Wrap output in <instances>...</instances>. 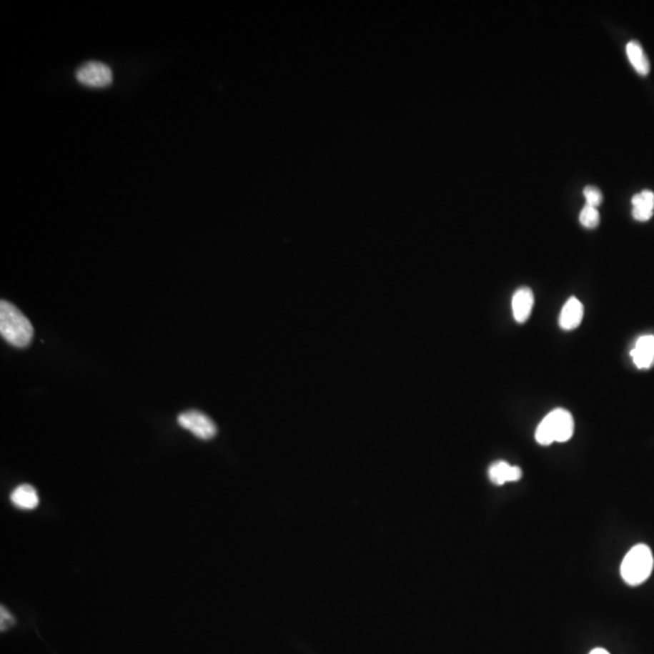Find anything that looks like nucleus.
Listing matches in <instances>:
<instances>
[{"instance_id":"9b49d317","label":"nucleus","mask_w":654,"mask_h":654,"mask_svg":"<svg viewBox=\"0 0 654 654\" xmlns=\"http://www.w3.org/2000/svg\"><path fill=\"white\" fill-rule=\"evenodd\" d=\"M11 502L15 507L21 510H33L39 504V496L36 488L31 485H20L11 493Z\"/></svg>"},{"instance_id":"20e7f679","label":"nucleus","mask_w":654,"mask_h":654,"mask_svg":"<svg viewBox=\"0 0 654 654\" xmlns=\"http://www.w3.org/2000/svg\"><path fill=\"white\" fill-rule=\"evenodd\" d=\"M179 425L202 440H210L217 434V427L210 417L199 411H187L179 416Z\"/></svg>"},{"instance_id":"ddd939ff","label":"nucleus","mask_w":654,"mask_h":654,"mask_svg":"<svg viewBox=\"0 0 654 654\" xmlns=\"http://www.w3.org/2000/svg\"><path fill=\"white\" fill-rule=\"evenodd\" d=\"M579 222L582 226L589 228V229L596 228L600 223L599 211L596 207L585 205L583 207V210L580 211V214H579Z\"/></svg>"},{"instance_id":"f257e3e1","label":"nucleus","mask_w":654,"mask_h":654,"mask_svg":"<svg viewBox=\"0 0 654 654\" xmlns=\"http://www.w3.org/2000/svg\"><path fill=\"white\" fill-rule=\"evenodd\" d=\"M0 333L10 345L24 348L31 345L34 329L17 307L3 299L0 302Z\"/></svg>"},{"instance_id":"f8f14e48","label":"nucleus","mask_w":654,"mask_h":654,"mask_svg":"<svg viewBox=\"0 0 654 654\" xmlns=\"http://www.w3.org/2000/svg\"><path fill=\"white\" fill-rule=\"evenodd\" d=\"M627 55L631 66L635 68V71H638V74L647 76L650 73V61L647 59L641 44L635 40L629 41L627 44Z\"/></svg>"},{"instance_id":"423d86ee","label":"nucleus","mask_w":654,"mask_h":654,"mask_svg":"<svg viewBox=\"0 0 654 654\" xmlns=\"http://www.w3.org/2000/svg\"><path fill=\"white\" fill-rule=\"evenodd\" d=\"M533 305H535V296H533L531 289L523 286V287L516 289L512 299V315H514L515 322L519 324L527 322L532 309H533Z\"/></svg>"},{"instance_id":"39448f33","label":"nucleus","mask_w":654,"mask_h":654,"mask_svg":"<svg viewBox=\"0 0 654 654\" xmlns=\"http://www.w3.org/2000/svg\"><path fill=\"white\" fill-rule=\"evenodd\" d=\"M76 79L85 86H108L113 80V73L107 64L102 62H86L81 64L76 73Z\"/></svg>"},{"instance_id":"1a4fd4ad","label":"nucleus","mask_w":654,"mask_h":654,"mask_svg":"<svg viewBox=\"0 0 654 654\" xmlns=\"http://www.w3.org/2000/svg\"><path fill=\"white\" fill-rule=\"evenodd\" d=\"M488 476H490V480L493 484L500 486V485L507 484V482L519 481L521 479V476H522V472H521V469L519 467L510 465L507 462L500 460V462L492 464L491 467H490Z\"/></svg>"},{"instance_id":"9d476101","label":"nucleus","mask_w":654,"mask_h":654,"mask_svg":"<svg viewBox=\"0 0 654 654\" xmlns=\"http://www.w3.org/2000/svg\"><path fill=\"white\" fill-rule=\"evenodd\" d=\"M633 217L638 222L650 221L654 214V193L652 191L640 192L631 199Z\"/></svg>"},{"instance_id":"f03ea898","label":"nucleus","mask_w":654,"mask_h":654,"mask_svg":"<svg viewBox=\"0 0 654 654\" xmlns=\"http://www.w3.org/2000/svg\"><path fill=\"white\" fill-rule=\"evenodd\" d=\"M575 432V420L567 410L556 409L548 413L535 430V440L549 446L553 442H566Z\"/></svg>"},{"instance_id":"4468645a","label":"nucleus","mask_w":654,"mask_h":654,"mask_svg":"<svg viewBox=\"0 0 654 654\" xmlns=\"http://www.w3.org/2000/svg\"><path fill=\"white\" fill-rule=\"evenodd\" d=\"M583 194L584 198L587 200V205H589V207H596V209H598V207L601 205L603 197V193H601L599 188L593 186L585 187V188H584Z\"/></svg>"},{"instance_id":"0eeeda50","label":"nucleus","mask_w":654,"mask_h":654,"mask_svg":"<svg viewBox=\"0 0 654 654\" xmlns=\"http://www.w3.org/2000/svg\"><path fill=\"white\" fill-rule=\"evenodd\" d=\"M630 354L638 369L652 367L654 364V336L645 335L638 338Z\"/></svg>"},{"instance_id":"6e6552de","label":"nucleus","mask_w":654,"mask_h":654,"mask_svg":"<svg viewBox=\"0 0 654 654\" xmlns=\"http://www.w3.org/2000/svg\"><path fill=\"white\" fill-rule=\"evenodd\" d=\"M583 315L584 307L582 302L575 297L570 298L563 305L561 314H560V327L565 331L577 329L583 320Z\"/></svg>"},{"instance_id":"2eb2a0df","label":"nucleus","mask_w":654,"mask_h":654,"mask_svg":"<svg viewBox=\"0 0 654 654\" xmlns=\"http://www.w3.org/2000/svg\"><path fill=\"white\" fill-rule=\"evenodd\" d=\"M15 624H16V620L12 617L11 613L4 606H1L0 608V630H9Z\"/></svg>"},{"instance_id":"7ed1b4c3","label":"nucleus","mask_w":654,"mask_h":654,"mask_svg":"<svg viewBox=\"0 0 654 654\" xmlns=\"http://www.w3.org/2000/svg\"><path fill=\"white\" fill-rule=\"evenodd\" d=\"M653 555L650 548L645 544H638L623 560L620 575L625 583L636 587L650 578V573L653 571Z\"/></svg>"},{"instance_id":"dca6fc26","label":"nucleus","mask_w":654,"mask_h":654,"mask_svg":"<svg viewBox=\"0 0 654 654\" xmlns=\"http://www.w3.org/2000/svg\"><path fill=\"white\" fill-rule=\"evenodd\" d=\"M590 654H610L607 652L606 650L603 648H595V650H591Z\"/></svg>"}]
</instances>
